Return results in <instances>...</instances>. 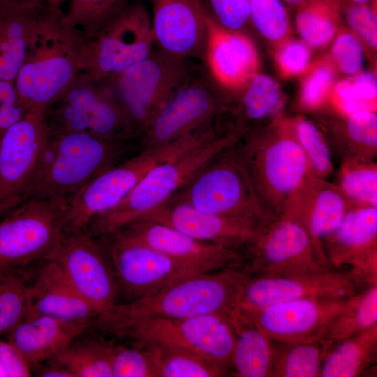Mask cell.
I'll use <instances>...</instances> for the list:
<instances>
[{
	"mask_svg": "<svg viewBox=\"0 0 377 377\" xmlns=\"http://www.w3.org/2000/svg\"><path fill=\"white\" fill-rule=\"evenodd\" d=\"M112 343V377H156L154 363L147 348Z\"/></svg>",
	"mask_w": 377,
	"mask_h": 377,
	"instance_id": "ee69618b",
	"label": "cell"
},
{
	"mask_svg": "<svg viewBox=\"0 0 377 377\" xmlns=\"http://www.w3.org/2000/svg\"><path fill=\"white\" fill-rule=\"evenodd\" d=\"M114 335L179 348L230 369L235 331L230 316L205 314L179 319H149L125 326Z\"/></svg>",
	"mask_w": 377,
	"mask_h": 377,
	"instance_id": "7c38bea8",
	"label": "cell"
},
{
	"mask_svg": "<svg viewBox=\"0 0 377 377\" xmlns=\"http://www.w3.org/2000/svg\"><path fill=\"white\" fill-rule=\"evenodd\" d=\"M192 59L156 44L150 54L106 82L124 108L135 137L141 138L173 95L200 71Z\"/></svg>",
	"mask_w": 377,
	"mask_h": 377,
	"instance_id": "5b68a950",
	"label": "cell"
},
{
	"mask_svg": "<svg viewBox=\"0 0 377 377\" xmlns=\"http://www.w3.org/2000/svg\"><path fill=\"white\" fill-rule=\"evenodd\" d=\"M237 138L235 133L218 136L156 165L119 205L95 217L87 232L94 237L108 236L139 219L169 199Z\"/></svg>",
	"mask_w": 377,
	"mask_h": 377,
	"instance_id": "277c9868",
	"label": "cell"
},
{
	"mask_svg": "<svg viewBox=\"0 0 377 377\" xmlns=\"http://www.w3.org/2000/svg\"><path fill=\"white\" fill-rule=\"evenodd\" d=\"M0 377H6L5 373L0 364Z\"/></svg>",
	"mask_w": 377,
	"mask_h": 377,
	"instance_id": "680465c9",
	"label": "cell"
},
{
	"mask_svg": "<svg viewBox=\"0 0 377 377\" xmlns=\"http://www.w3.org/2000/svg\"><path fill=\"white\" fill-rule=\"evenodd\" d=\"M346 200L339 188L311 174L283 214L303 224L320 259L331 268L324 252L323 242L337 228L349 209Z\"/></svg>",
	"mask_w": 377,
	"mask_h": 377,
	"instance_id": "d4e9b609",
	"label": "cell"
},
{
	"mask_svg": "<svg viewBox=\"0 0 377 377\" xmlns=\"http://www.w3.org/2000/svg\"><path fill=\"white\" fill-rule=\"evenodd\" d=\"M15 269L0 273V336L10 332L28 311L30 284Z\"/></svg>",
	"mask_w": 377,
	"mask_h": 377,
	"instance_id": "74e56055",
	"label": "cell"
},
{
	"mask_svg": "<svg viewBox=\"0 0 377 377\" xmlns=\"http://www.w3.org/2000/svg\"><path fill=\"white\" fill-rule=\"evenodd\" d=\"M126 144L86 133L49 132L22 202L55 200L66 203L87 183L120 163Z\"/></svg>",
	"mask_w": 377,
	"mask_h": 377,
	"instance_id": "3957f363",
	"label": "cell"
},
{
	"mask_svg": "<svg viewBox=\"0 0 377 377\" xmlns=\"http://www.w3.org/2000/svg\"><path fill=\"white\" fill-rule=\"evenodd\" d=\"M149 353L156 377H219L227 367L195 353L154 343H141Z\"/></svg>",
	"mask_w": 377,
	"mask_h": 377,
	"instance_id": "1f68e13d",
	"label": "cell"
},
{
	"mask_svg": "<svg viewBox=\"0 0 377 377\" xmlns=\"http://www.w3.org/2000/svg\"><path fill=\"white\" fill-rule=\"evenodd\" d=\"M250 276L297 275L333 269L320 259L303 224L287 214L270 221L245 247Z\"/></svg>",
	"mask_w": 377,
	"mask_h": 377,
	"instance_id": "4fadbf2b",
	"label": "cell"
},
{
	"mask_svg": "<svg viewBox=\"0 0 377 377\" xmlns=\"http://www.w3.org/2000/svg\"><path fill=\"white\" fill-rule=\"evenodd\" d=\"M316 0H283L288 5L297 9Z\"/></svg>",
	"mask_w": 377,
	"mask_h": 377,
	"instance_id": "db71d44e",
	"label": "cell"
},
{
	"mask_svg": "<svg viewBox=\"0 0 377 377\" xmlns=\"http://www.w3.org/2000/svg\"><path fill=\"white\" fill-rule=\"evenodd\" d=\"M203 61L215 81L228 89L245 87L257 74L258 57L251 39L221 25L207 11Z\"/></svg>",
	"mask_w": 377,
	"mask_h": 377,
	"instance_id": "cb8c5ba5",
	"label": "cell"
},
{
	"mask_svg": "<svg viewBox=\"0 0 377 377\" xmlns=\"http://www.w3.org/2000/svg\"><path fill=\"white\" fill-rule=\"evenodd\" d=\"M43 114L50 133H86L124 142L135 137L111 86L82 73Z\"/></svg>",
	"mask_w": 377,
	"mask_h": 377,
	"instance_id": "ba28073f",
	"label": "cell"
},
{
	"mask_svg": "<svg viewBox=\"0 0 377 377\" xmlns=\"http://www.w3.org/2000/svg\"><path fill=\"white\" fill-rule=\"evenodd\" d=\"M377 324L333 346L323 360L320 377H357L376 361Z\"/></svg>",
	"mask_w": 377,
	"mask_h": 377,
	"instance_id": "f546056e",
	"label": "cell"
},
{
	"mask_svg": "<svg viewBox=\"0 0 377 377\" xmlns=\"http://www.w3.org/2000/svg\"><path fill=\"white\" fill-rule=\"evenodd\" d=\"M1 272V271H0V273Z\"/></svg>",
	"mask_w": 377,
	"mask_h": 377,
	"instance_id": "91938a15",
	"label": "cell"
},
{
	"mask_svg": "<svg viewBox=\"0 0 377 377\" xmlns=\"http://www.w3.org/2000/svg\"><path fill=\"white\" fill-rule=\"evenodd\" d=\"M107 251L117 280L131 301L150 295L186 277L203 273L198 268L120 232L105 236Z\"/></svg>",
	"mask_w": 377,
	"mask_h": 377,
	"instance_id": "9a60e30c",
	"label": "cell"
},
{
	"mask_svg": "<svg viewBox=\"0 0 377 377\" xmlns=\"http://www.w3.org/2000/svg\"><path fill=\"white\" fill-rule=\"evenodd\" d=\"M75 341L54 359L73 377H112L111 343L98 340Z\"/></svg>",
	"mask_w": 377,
	"mask_h": 377,
	"instance_id": "d6a6232c",
	"label": "cell"
},
{
	"mask_svg": "<svg viewBox=\"0 0 377 377\" xmlns=\"http://www.w3.org/2000/svg\"><path fill=\"white\" fill-rule=\"evenodd\" d=\"M27 315L91 322L97 313L68 281L55 263L49 259L30 285Z\"/></svg>",
	"mask_w": 377,
	"mask_h": 377,
	"instance_id": "4316f807",
	"label": "cell"
},
{
	"mask_svg": "<svg viewBox=\"0 0 377 377\" xmlns=\"http://www.w3.org/2000/svg\"><path fill=\"white\" fill-rule=\"evenodd\" d=\"M235 341L230 369L239 377L272 376L274 342L238 309L230 316Z\"/></svg>",
	"mask_w": 377,
	"mask_h": 377,
	"instance_id": "f1b7e54d",
	"label": "cell"
},
{
	"mask_svg": "<svg viewBox=\"0 0 377 377\" xmlns=\"http://www.w3.org/2000/svg\"><path fill=\"white\" fill-rule=\"evenodd\" d=\"M139 219L169 226L202 242L239 249L246 247L269 221L220 216L170 200L165 201Z\"/></svg>",
	"mask_w": 377,
	"mask_h": 377,
	"instance_id": "44dd1931",
	"label": "cell"
},
{
	"mask_svg": "<svg viewBox=\"0 0 377 377\" xmlns=\"http://www.w3.org/2000/svg\"><path fill=\"white\" fill-rule=\"evenodd\" d=\"M48 8L0 0V80L15 81L36 27Z\"/></svg>",
	"mask_w": 377,
	"mask_h": 377,
	"instance_id": "83f0119b",
	"label": "cell"
},
{
	"mask_svg": "<svg viewBox=\"0 0 377 377\" xmlns=\"http://www.w3.org/2000/svg\"><path fill=\"white\" fill-rule=\"evenodd\" d=\"M236 153L261 209L271 219L283 214L311 174L307 158L293 134L269 140L251 138Z\"/></svg>",
	"mask_w": 377,
	"mask_h": 377,
	"instance_id": "8992f818",
	"label": "cell"
},
{
	"mask_svg": "<svg viewBox=\"0 0 377 377\" xmlns=\"http://www.w3.org/2000/svg\"><path fill=\"white\" fill-rule=\"evenodd\" d=\"M85 38L48 8L40 20L14 83L28 112L44 111L82 71Z\"/></svg>",
	"mask_w": 377,
	"mask_h": 377,
	"instance_id": "7a4b0ae2",
	"label": "cell"
},
{
	"mask_svg": "<svg viewBox=\"0 0 377 377\" xmlns=\"http://www.w3.org/2000/svg\"><path fill=\"white\" fill-rule=\"evenodd\" d=\"M356 288L346 273L336 269L297 275L249 276L239 302V309L263 306L303 298H348Z\"/></svg>",
	"mask_w": 377,
	"mask_h": 377,
	"instance_id": "ffe728a7",
	"label": "cell"
},
{
	"mask_svg": "<svg viewBox=\"0 0 377 377\" xmlns=\"http://www.w3.org/2000/svg\"><path fill=\"white\" fill-rule=\"evenodd\" d=\"M377 82L371 72H359L337 82L333 98L346 116L376 109Z\"/></svg>",
	"mask_w": 377,
	"mask_h": 377,
	"instance_id": "8d00e7d4",
	"label": "cell"
},
{
	"mask_svg": "<svg viewBox=\"0 0 377 377\" xmlns=\"http://www.w3.org/2000/svg\"><path fill=\"white\" fill-rule=\"evenodd\" d=\"M220 105L199 73L160 110L140 139L144 149L166 145L214 128Z\"/></svg>",
	"mask_w": 377,
	"mask_h": 377,
	"instance_id": "e0dca14e",
	"label": "cell"
},
{
	"mask_svg": "<svg viewBox=\"0 0 377 377\" xmlns=\"http://www.w3.org/2000/svg\"><path fill=\"white\" fill-rule=\"evenodd\" d=\"M2 1H8L24 3H29V4L47 6L44 0H2Z\"/></svg>",
	"mask_w": 377,
	"mask_h": 377,
	"instance_id": "9f6ffc18",
	"label": "cell"
},
{
	"mask_svg": "<svg viewBox=\"0 0 377 377\" xmlns=\"http://www.w3.org/2000/svg\"><path fill=\"white\" fill-rule=\"evenodd\" d=\"M245 87L242 103L244 113L249 119H262L279 109L282 95L279 86L272 77L256 74Z\"/></svg>",
	"mask_w": 377,
	"mask_h": 377,
	"instance_id": "ab89813d",
	"label": "cell"
},
{
	"mask_svg": "<svg viewBox=\"0 0 377 377\" xmlns=\"http://www.w3.org/2000/svg\"><path fill=\"white\" fill-rule=\"evenodd\" d=\"M138 0H71L66 24L88 39Z\"/></svg>",
	"mask_w": 377,
	"mask_h": 377,
	"instance_id": "d590c367",
	"label": "cell"
},
{
	"mask_svg": "<svg viewBox=\"0 0 377 377\" xmlns=\"http://www.w3.org/2000/svg\"><path fill=\"white\" fill-rule=\"evenodd\" d=\"M50 259L97 316L117 303L119 289L108 251L85 229L66 227Z\"/></svg>",
	"mask_w": 377,
	"mask_h": 377,
	"instance_id": "5bb4252c",
	"label": "cell"
},
{
	"mask_svg": "<svg viewBox=\"0 0 377 377\" xmlns=\"http://www.w3.org/2000/svg\"><path fill=\"white\" fill-rule=\"evenodd\" d=\"M336 65L348 75L361 71L363 66V49L359 38L350 31L340 32L332 49Z\"/></svg>",
	"mask_w": 377,
	"mask_h": 377,
	"instance_id": "7dc6e473",
	"label": "cell"
},
{
	"mask_svg": "<svg viewBox=\"0 0 377 377\" xmlns=\"http://www.w3.org/2000/svg\"><path fill=\"white\" fill-rule=\"evenodd\" d=\"M295 135L307 158L311 173L320 179L330 175L332 171L330 150L316 126L301 119L295 125Z\"/></svg>",
	"mask_w": 377,
	"mask_h": 377,
	"instance_id": "b9f144b4",
	"label": "cell"
},
{
	"mask_svg": "<svg viewBox=\"0 0 377 377\" xmlns=\"http://www.w3.org/2000/svg\"><path fill=\"white\" fill-rule=\"evenodd\" d=\"M91 321H69L44 315H27L8 333L31 368L54 358L88 330Z\"/></svg>",
	"mask_w": 377,
	"mask_h": 377,
	"instance_id": "484cf974",
	"label": "cell"
},
{
	"mask_svg": "<svg viewBox=\"0 0 377 377\" xmlns=\"http://www.w3.org/2000/svg\"><path fill=\"white\" fill-rule=\"evenodd\" d=\"M28 112L20 99L14 82L0 80V141L6 132Z\"/></svg>",
	"mask_w": 377,
	"mask_h": 377,
	"instance_id": "681fc988",
	"label": "cell"
},
{
	"mask_svg": "<svg viewBox=\"0 0 377 377\" xmlns=\"http://www.w3.org/2000/svg\"><path fill=\"white\" fill-rule=\"evenodd\" d=\"M250 20L266 38L279 42L290 30L288 14L281 0H249Z\"/></svg>",
	"mask_w": 377,
	"mask_h": 377,
	"instance_id": "60d3db41",
	"label": "cell"
},
{
	"mask_svg": "<svg viewBox=\"0 0 377 377\" xmlns=\"http://www.w3.org/2000/svg\"><path fill=\"white\" fill-rule=\"evenodd\" d=\"M36 374L42 377H73V374L54 358L38 364Z\"/></svg>",
	"mask_w": 377,
	"mask_h": 377,
	"instance_id": "f5cc1de1",
	"label": "cell"
},
{
	"mask_svg": "<svg viewBox=\"0 0 377 377\" xmlns=\"http://www.w3.org/2000/svg\"><path fill=\"white\" fill-rule=\"evenodd\" d=\"M272 376L317 377L325 352L322 341L286 343L276 342Z\"/></svg>",
	"mask_w": 377,
	"mask_h": 377,
	"instance_id": "836d02e7",
	"label": "cell"
},
{
	"mask_svg": "<svg viewBox=\"0 0 377 377\" xmlns=\"http://www.w3.org/2000/svg\"><path fill=\"white\" fill-rule=\"evenodd\" d=\"M276 59L279 69L285 76L297 75L309 67L311 50L303 41L283 40L276 51Z\"/></svg>",
	"mask_w": 377,
	"mask_h": 377,
	"instance_id": "c3c4849f",
	"label": "cell"
},
{
	"mask_svg": "<svg viewBox=\"0 0 377 377\" xmlns=\"http://www.w3.org/2000/svg\"><path fill=\"white\" fill-rule=\"evenodd\" d=\"M117 232L203 272L244 265V253L240 249L202 242L161 223L138 219Z\"/></svg>",
	"mask_w": 377,
	"mask_h": 377,
	"instance_id": "7402d4cb",
	"label": "cell"
},
{
	"mask_svg": "<svg viewBox=\"0 0 377 377\" xmlns=\"http://www.w3.org/2000/svg\"><path fill=\"white\" fill-rule=\"evenodd\" d=\"M330 265L344 272L355 287L377 284V207L349 208L337 228L323 242Z\"/></svg>",
	"mask_w": 377,
	"mask_h": 377,
	"instance_id": "2e32d148",
	"label": "cell"
},
{
	"mask_svg": "<svg viewBox=\"0 0 377 377\" xmlns=\"http://www.w3.org/2000/svg\"><path fill=\"white\" fill-rule=\"evenodd\" d=\"M66 202L29 200L0 220V271L51 258L66 226Z\"/></svg>",
	"mask_w": 377,
	"mask_h": 377,
	"instance_id": "8fae6325",
	"label": "cell"
},
{
	"mask_svg": "<svg viewBox=\"0 0 377 377\" xmlns=\"http://www.w3.org/2000/svg\"><path fill=\"white\" fill-rule=\"evenodd\" d=\"M154 45L151 20L136 1L85 40L82 74L108 82L145 59Z\"/></svg>",
	"mask_w": 377,
	"mask_h": 377,
	"instance_id": "30bf717a",
	"label": "cell"
},
{
	"mask_svg": "<svg viewBox=\"0 0 377 377\" xmlns=\"http://www.w3.org/2000/svg\"><path fill=\"white\" fill-rule=\"evenodd\" d=\"M339 188L359 206L377 207L376 165L368 160H346L340 171Z\"/></svg>",
	"mask_w": 377,
	"mask_h": 377,
	"instance_id": "f35d334b",
	"label": "cell"
},
{
	"mask_svg": "<svg viewBox=\"0 0 377 377\" xmlns=\"http://www.w3.org/2000/svg\"><path fill=\"white\" fill-rule=\"evenodd\" d=\"M341 1H345L352 3H371L373 0H341Z\"/></svg>",
	"mask_w": 377,
	"mask_h": 377,
	"instance_id": "6f0895ef",
	"label": "cell"
},
{
	"mask_svg": "<svg viewBox=\"0 0 377 377\" xmlns=\"http://www.w3.org/2000/svg\"><path fill=\"white\" fill-rule=\"evenodd\" d=\"M374 1L359 3L336 0L339 13L343 14L350 29L368 45L376 49L377 20Z\"/></svg>",
	"mask_w": 377,
	"mask_h": 377,
	"instance_id": "f6af8a7d",
	"label": "cell"
},
{
	"mask_svg": "<svg viewBox=\"0 0 377 377\" xmlns=\"http://www.w3.org/2000/svg\"><path fill=\"white\" fill-rule=\"evenodd\" d=\"M375 324H377V284L369 286L346 300L321 339L325 356L342 340Z\"/></svg>",
	"mask_w": 377,
	"mask_h": 377,
	"instance_id": "4dcf8cb0",
	"label": "cell"
},
{
	"mask_svg": "<svg viewBox=\"0 0 377 377\" xmlns=\"http://www.w3.org/2000/svg\"><path fill=\"white\" fill-rule=\"evenodd\" d=\"M340 19L336 0H316L298 8L295 22L304 42L320 47L334 38Z\"/></svg>",
	"mask_w": 377,
	"mask_h": 377,
	"instance_id": "e575fe53",
	"label": "cell"
},
{
	"mask_svg": "<svg viewBox=\"0 0 377 377\" xmlns=\"http://www.w3.org/2000/svg\"><path fill=\"white\" fill-rule=\"evenodd\" d=\"M347 117L346 131L352 155L350 159L369 161L377 149L376 113L364 112Z\"/></svg>",
	"mask_w": 377,
	"mask_h": 377,
	"instance_id": "7bdbcfd3",
	"label": "cell"
},
{
	"mask_svg": "<svg viewBox=\"0 0 377 377\" xmlns=\"http://www.w3.org/2000/svg\"><path fill=\"white\" fill-rule=\"evenodd\" d=\"M0 364L6 377H28L32 375L30 363L8 339H0Z\"/></svg>",
	"mask_w": 377,
	"mask_h": 377,
	"instance_id": "816d5d0a",
	"label": "cell"
},
{
	"mask_svg": "<svg viewBox=\"0 0 377 377\" xmlns=\"http://www.w3.org/2000/svg\"><path fill=\"white\" fill-rule=\"evenodd\" d=\"M249 274L243 266L192 275L144 297L117 303L91 324L114 334L121 328L149 319H179L205 314L230 316L237 311Z\"/></svg>",
	"mask_w": 377,
	"mask_h": 377,
	"instance_id": "6da1fadb",
	"label": "cell"
},
{
	"mask_svg": "<svg viewBox=\"0 0 377 377\" xmlns=\"http://www.w3.org/2000/svg\"><path fill=\"white\" fill-rule=\"evenodd\" d=\"M155 44L181 57L203 61L207 10L200 0H151Z\"/></svg>",
	"mask_w": 377,
	"mask_h": 377,
	"instance_id": "603a6c76",
	"label": "cell"
},
{
	"mask_svg": "<svg viewBox=\"0 0 377 377\" xmlns=\"http://www.w3.org/2000/svg\"><path fill=\"white\" fill-rule=\"evenodd\" d=\"M49 134L43 111L29 112L0 141V216L22 202Z\"/></svg>",
	"mask_w": 377,
	"mask_h": 377,
	"instance_id": "ac0fdd59",
	"label": "cell"
},
{
	"mask_svg": "<svg viewBox=\"0 0 377 377\" xmlns=\"http://www.w3.org/2000/svg\"><path fill=\"white\" fill-rule=\"evenodd\" d=\"M215 20L223 27L240 30L250 20L249 0H209Z\"/></svg>",
	"mask_w": 377,
	"mask_h": 377,
	"instance_id": "f907efd6",
	"label": "cell"
},
{
	"mask_svg": "<svg viewBox=\"0 0 377 377\" xmlns=\"http://www.w3.org/2000/svg\"><path fill=\"white\" fill-rule=\"evenodd\" d=\"M230 147L167 200L220 216L272 220L261 209L244 166Z\"/></svg>",
	"mask_w": 377,
	"mask_h": 377,
	"instance_id": "9c48e42d",
	"label": "cell"
},
{
	"mask_svg": "<svg viewBox=\"0 0 377 377\" xmlns=\"http://www.w3.org/2000/svg\"><path fill=\"white\" fill-rule=\"evenodd\" d=\"M335 77V71L331 63L318 64L304 80L300 100L307 109H316L323 105L330 94Z\"/></svg>",
	"mask_w": 377,
	"mask_h": 377,
	"instance_id": "bcb514c9",
	"label": "cell"
},
{
	"mask_svg": "<svg viewBox=\"0 0 377 377\" xmlns=\"http://www.w3.org/2000/svg\"><path fill=\"white\" fill-rule=\"evenodd\" d=\"M64 0H44L47 6L53 11L61 12L59 6Z\"/></svg>",
	"mask_w": 377,
	"mask_h": 377,
	"instance_id": "11a10c76",
	"label": "cell"
},
{
	"mask_svg": "<svg viewBox=\"0 0 377 377\" xmlns=\"http://www.w3.org/2000/svg\"><path fill=\"white\" fill-rule=\"evenodd\" d=\"M348 298H303L239 310L274 341L309 343L323 338Z\"/></svg>",
	"mask_w": 377,
	"mask_h": 377,
	"instance_id": "d6986e66",
	"label": "cell"
},
{
	"mask_svg": "<svg viewBox=\"0 0 377 377\" xmlns=\"http://www.w3.org/2000/svg\"><path fill=\"white\" fill-rule=\"evenodd\" d=\"M207 141L204 134L192 135L166 145L144 149L136 156L105 170L66 202L64 212L66 226L86 229L95 217L119 205L154 167Z\"/></svg>",
	"mask_w": 377,
	"mask_h": 377,
	"instance_id": "52a82bcc",
	"label": "cell"
}]
</instances>
